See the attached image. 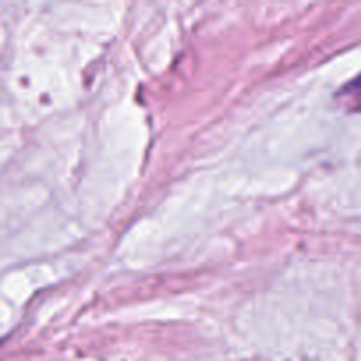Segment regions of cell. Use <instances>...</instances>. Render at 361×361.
Segmentation results:
<instances>
[{"instance_id": "cell-1", "label": "cell", "mask_w": 361, "mask_h": 361, "mask_svg": "<svg viewBox=\"0 0 361 361\" xmlns=\"http://www.w3.org/2000/svg\"><path fill=\"white\" fill-rule=\"evenodd\" d=\"M344 92H361V74L358 78H355L351 83H348V87L344 88Z\"/></svg>"}]
</instances>
